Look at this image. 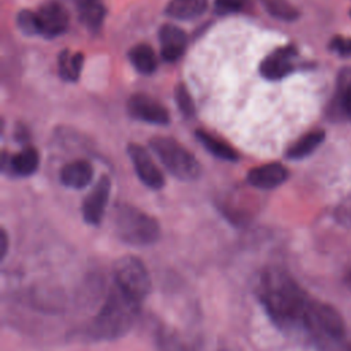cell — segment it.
<instances>
[{
  "label": "cell",
  "mask_w": 351,
  "mask_h": 351,
  "mask_svg": "<svg viewBox=\"0 0 351 351\" xmlns=\"http://www.w3.org/2000/svg\"><path fill=\"white\" fill-rule=\"evenodd\" d=\"M248 4V0H215V10L221 14L243 11Z\"/></svg>",
  "instance_id": "484cf974"
},
{
  "label": "cell",
  "mask_w": 351,
  "mask_h": 351,
  "mask_svg": "<svg viewBox=\"0 0 351 351\" xmlns=\"http://www.w3.org/2000/svg\"><path fill=\"white\" fill-rule=\"evenodd\" d=\"M129 58L134 69L141 74H151L155 71L158 60L154 53V49L148 44H137L130 52Z\"/></svg>",
  "instance_id": "e0dca14e"
},
{
  "label": "cell",
  "mask_w": 351,
  "mask_h": 351,
  "mask_svg": "<svg viewBox=\"0 0 351 351\" xmlns=\"http://www.w3.org/2000/svg\"><path fill=\"white\" fill-rule=\"evenodd\" d=\"M84 64V55L81 52L70 53L67 49L62 51L58 60L59 74L66 81H75L80 77Z\"/></svg>",
  "instance_id": "44dd1931"
},
{
  "label": "cell",
  "mask_w": 351,
  "mask_h": 351,
  "mask_svg": "<svg viewBox=\"0 0 351 351\" xmlns=\"http://www.w3.org/2000/svg\"><path fill=\"white\" fill-rule=\"evenodd\" d=\"M80 12L81 21L90 29L101 25L104 18V7L100 0H74Z\"/></svg>",
  "instance_id": "ffe728a7"
},
{
  "label": "cell",
  "mask_w": 351,
  "mask_h": 351,
  "mask_svg": "<svg viewBox=\"0 0 351 351\" xmlns=\"http://www.w3.org/2000/svg\"><path fill=\"white\" fill-rule=\"evenodd\" d=\"M325 138V133L322 130H314L304 136H302L298 141H295L288 152L287 156L291 159H302L307 155H310Z\"/></svg>",
  "instance_id": "ac0fdd59"
},
{
  "label": "cell",
  "mask_w": 351,
  "mask_h": 351,
  "mask_svg": "<svg viewBox=\"0 0 351 351\" xmlns=\"http://www.w3.org/2000/svg\"><path fill=\"white\" fill-rule=\"evenodd\" d=\"M160 53L166 62L178 60L188 44L186 34L182 29L174 25H163L159 30Z\"/></svg>",
  "instance_id": "7c38bea8"
},
{
  "label": "cell",
  "mask_w": 351,
  "mask_h": 351,
  "mask_svg": "<svg viewBox=\"0 0 351 351\" xmlns=\"http://www.w3.org/2000/svg\"><path fill=\"white\" fill-rule=\"evenodd\" d=\"M151 147L174 177L182 181H192L199 177V162L178 141L170 137H155L151 140Z\"/></svg>",
  "instance_id": "5b68a950"
},
{
  "label": "cell",
  "mask_w": 351,
  "mask_h": 351,
  "mask_svg": "<svg viewBox=\"0 0 351 351\" xmlns=\"http://www.w3.org/2000/svg\"><path fill=\"white\" fill-rule=\"evenodd\" d=\"M93 177V169L86 160H75L67 163L60 171V181L69 188H84Z\"/></svg>",
  "instance_id": "5bb4252c"
},
{
  "label": "cell",
  "mask_w": 351,
  "mask_h": 351,
  "mask_svg": "<svg viewBox=\"0 0 351 351\" xmlns=\"http://www.w3.org/2000/svg\"><path fill=\"white\" fill-rule=\"evenodd\" d=\"M111 182L107 176H103L89 195L85 197L82 203V217L84 221L92 226H97L106 213V207L108 203Z\"/></svg>",
  "instance_id": "52a82bcc"
},
{
  "label": "cell",
  "mask_w": 351,
  "mask_h": 351,
  "mask_svg": "<svg viewBox=\"0 0 351 351\" xmlns=\"http://www.w3.org/2000/svg\"><path fill=\"white\" fill-rule=\"evenodd\" d=\"M292 47H284L273 51L261 63V74L270 81H277L287 77L292 70V59L295 56Z\"/></svg>",
  "instance_id": "8fae6325"
},
{
  "label": "cell",
  "mask_w": 351,
  "mask_h": 351,
  "mask_svg": "<svg viewBox=\"0 0 351 351\" xmlns=\"http://www.w3.org/2000/svg\"><path fill=\"white\" fill-rule=\"evenodd\" d=\"M270 15L282 21H293L298 18V10L287 0H261Z\"/></svg>",
  "instance_id": "603a6c76"
},
{
  "label": "cell",
  "mask_w": 351,
  "mask_h": 351,
  "mask_svg": "<svg viewBox=\"0 0 351 351\" xmlns=\"http://www.w3.org/2000/svg\"><path fill=\"white\" fill-rule=\"evenodd\" d=\"M140 306L114 285L97 314L89 322L86 336L97 341H111L123 337L136 324Z\"/></svg>",
  "instance_id": "7a4b0ae2"
},
{
  "label": "cell",
  "mask_w": 351,
  "mask_h": 351,
  "mask_svg": "<svg viewBox=\"0 0 351 351\" xmlns=\"http://www.w3.org/2000/svg\"><path fill=\"white\" fill-rule=\"evenodd\" d=\"M255 295L277 328L306 329L313 300L284 269L277 266L263 269L255 284Z\"/></svg>",
  "instance_id": "6da1fadb"
},
{
  "label": "cell",
  "mask_w": 351,
  "mask_h": 351,
  "mask_svg": "<svg viewBox=\"0 0 351 351\" xmlns=\"http://www.w3.org/2000/svg\"><path fill=\"white\" fill-rule=\"evenodd\" d=\"M114 232L117 237L132 247H148L160 237L158 221L129 204H121L114 211Z\"/></svg>",
  "instance_id": "3957f363"
},
{
  "label": "cell",
  "mask_w": 351,
  "mask_h": 351,
  "mask_svg": "<svg viewBox=\"0 0 351 351\" xmlns=\"http://www.w3.org/2000/svg\"><path fill=\"white\" fill-rule=\"evenodd\" d=\"M332 48L343 56H350L351 55V38L336 37L332 41Z\"/></svg>",
  "instance_id": "4316f807"
},
{
  "label": "cell",
  "mask_w": 351,
  "mask_h": 351,
  "mask_svg": "<svg viewBox=\"0 0 351 351\" xmlns=\"http://www.w3.org/2000/svg\"><path fill=\"white\" fill-rule=\"evenodd\" d=\"M8 252V234L5 229L0 230V261L3 262Z\"/></svg>",
  "instance_id": "83f0119b"
},
{
  "label": "cell",
  "mask_w": 351,
  "mask_h": 351,
  "mask_svg": "<svg viewBox=\"0 0 351 351\" xmlns=\"http://www.w3.org/2000/svg\"><path fill=\"white\" fill-rule=\"evenodd\" d=\"M207 8V0H171L166 7V14L176 19H193Z\"/></svg>",
  "instance_id": "2e32d148"
},
{
  "label": "cell",
  "mask_w": 351,
  "mask_h": 351,
  "mask_svg": "<svg viewBox=\"0 0 351 351\" xmlns=\"http://www.w3.org/2000/svg\"><path fill=\"white\" fill-rule=\"evenodd\" d=\"M128 154L132 159V163L136 169V173L138 178L152 189H159L163 186L165 180L160 173V170L156 167V165L152 162V158L147 152L145 148H143L138 144H129Z\"/></svg>",
  "instance_id": "ba28073f"
},
{
  "label": "cell",
  "mask_w": 351,
  "mask_h": 351,
  "mask_svg": "<svg viewBox=\"0 0 351 351\" xmlns=\"http://www.w3.org/2000/svg\"><path fill=\"white\" fill-rule=\"evenodd\" d=\"M306 330L318 340L336 341L344 336V322L332 306L313 300L307 314Z\"/></svg>",
  "instance_id": "8992f818"
},
{
  "label": "cell",
  "mask_w": 351,
  "mask_h": 351,
  "mask_svg": "<svg viewBox=\"0 0 351 351\" xmlns=\"http://www.w3.org/2000/svg\"><path fill=\"white\" fill-rule=\"evenodd\" d=\"M16 22H18V27L25 34H29V36L40 34V32H38V21H37V14L36 12H32L29 10H23V11H21L18 14Z\"/></svg>",
  "instance_id": "cb8c5ba5"
},
{
  "label": "cell",
  "mask_w": 351,
  "mask_h": 351,
  "mask_svg": "<svg viewBox=\"0 0 351 351\" xmlns=\"http://www.w3.org/2000/svg\"><path fill=\"white\" fill-rule=\"evenodd\" d=\"M176 100L178 103V107H180L181 112L185 117H192L193 115V112H195L193 100H192V97L189 95V90L182 84H180L176 88Z\"/></svg>",
  "instance_id": "d4e9b609"
},
{
  "label": "cell",
  "mask_w": 351,
  "mask_h": 351,
  "mask_svg": "<svg viewBox=\"0 0 351 351\" xmlns=\"http://www.w3.org/2000/svg\"><path fill=\"white\" fill-rule=\"evenodd\" d=\"M343 104L346 111L351 115V85L347 88L346 93H344V99H343Z\"/></svg>",
  "instance_id": "f1b7e54d"
},
{
  "label": "cell",
  "mask_w": 351,
  "mask_h": 351,
  "mask_svg": "<svg viewBox=\"0 0 351 351\" xmlns=\"http://www.w3.org/2000/svg\"><path fill=\"white\" fill-rule=\"evenodd\" d=\"M196 137L206 147V149L210 151L214 156L222 158L225 160H237L239 154L234 151L233 147H230L223 140H219L204 130H197Z\"/></svg>",
  "instance_id": "d6986e66"
},
{
  "label": "cell",
  "mask_w": 351,
  "mask_h": 351,
  "mask_svg": "<svg viewBox=\"0 0 351 351\" xmlns=\"http://www.w3.org/2000/svg\"><path fill=\"white\" fill-rule=\"evenodd\" d=\"M38 152L34 148H26L10 159V167L18 176H30L38 167Z\"/></svg>",
  "instance_id": "7402d4cb"
},
{
  "label": "cell",
  "mask_w": 351,
  "mask_h": 351,
  "mask_svg": "<svg viewBox=\"0 0 351 351\" xmlns=\"http://www.w3.org/2000/svg\"><path fill=\"white\" fill-rule=\"evenodd\" d=\"M114 285L130 300L141 304L151 292L152 280L145 263L134 255H123L112 266Z\"/></svg>",
  "instance_id": "277c9868"
},
{
  "label": "cell",
  "mask_w": 351,
  "mask_h": 351,
  "mask_svg": "<svg viewBox=\"0 0 351 351\" xmlns=\"http://www.w3.org/2000/svg\"><path fill=\"white\" fill-rule=\"evenodd\" d=\"M129 114L133 118L148 123L166 125L169 122L167 110L155 99L147 95H134L128 101Z\"/></svg>",
  "instance_id": "9c48e42d"
},
{
  "label": "cell",
  "mask_w": 351,
  "mask_h": 351,
  "mask_svg": "<svg viewBox=\"0 0 351 351\" xmlns=\"http://www.w3.org/2000/svg\"><path fill=\"white\" fill-rule=\"evenodd\" d=\"M155 346L158 351H197L196 347L180 332L167 326H160L156 329Z\"/></svg>",
  "instance_id": "9a60e30c"
},
{
  "label": "cell",
  "mask_w": 351,
  "mask_h": 351,
  "mask_svg": "<svg viewBox=\"0 0 351 351\" xmlns=\"http://www.w3.org/2000/svg\"><path fill=\"white\" fill-rule=\"evenodd\" d=\"M36 14L40 34L45 37H56L66 32L69 25V16L60 4H45Z\"/></svg>",
  "instance_id": "30bf717a"
},
{
  "label": "cell",
  "mask_w": 351,
  "mask_h": 351,
  "mask_svg": "<svg viewBox=\"0 0 351 351\" xmlns=\"http://www.w3.org/2000/svg\"><path fill=\"white\" fill-rule=\"evenodd\" d=\"M287 177L288 171L281 163H267L251 169L247 176V181L255 188L271 189L282 184Z\"/></svg>",
  "instance_id": "4fadbf2b"
}]
</instances>
